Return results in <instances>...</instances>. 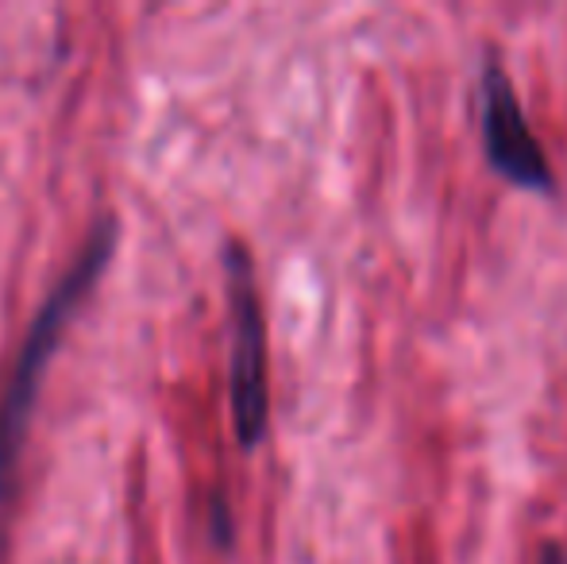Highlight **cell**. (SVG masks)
<instances>
[{"instance_id": "3957f363", "label": "cell", "mask_w": 567, "mask_h": 564, "mask_svg": "<svg viewBox=\"0 0 567 564\" xmlns=\"http://www.w3.org/2000/svg\"><path fill=\"white\" fill-rule=\"evenodd\" d=\"M483 143L486 163L506 182L525 189H545V194L556 189V174L548 166L545 147L533 136L522 101L514 93V82L498 62H486L483 70Z\"/></svg>"}, {"instance_id": "7a4b0ae2", "label": "cell", "mask_w": 567, "mask_h": 564, "mask_svg": "<svg viewBox=\"0 0 567 564\" xmlns=\"http://www.w3.org/2000/svg\"><path fill=\"white\" fill-rule=\"evenodd\" d=\"M228 306H231V422L244 449H255L267 433L270 387H267V321H262L255 267L244 244H228Z\"/></svg>"}, {"instance_id": "6da1fadb", "label": "cell", "mask_w": 567, "mask_h": 564, "mask_svg": "<svg viewBox=\"0 0 567 564\" xmlns=\"http://www.w3.org/2000/svg\"><path fill=\"white\" fill-rule=\"evenodd\" d=\"M116 236H120V228L113 217L93 225L90 240L82 244V252H78V259L70 264V271L62 275V283L51 290V298L39 306L35 321H31L28 337H23V348L16 352L8 383H4V391H0V506L12 499L20 449H23V441H28V422H31V410H35V394H39V383H43L47 363L59 352L62 332L74 321L85 294L105 275L109 259H113V252H116Z\"/></svg>"}, {"instance_id": "277c9868", "label": "cell", "mask_w": 567, "mask_h": 564, "mask_svg": "<svg viewBox=\"0 0 567 564\" xmlns=\"http://www.w3.org/2000/svg\"><path fill=\"white\" fill-rule=\"evenodd\" d=\"M540 564H567L560 545H545V550H540Z\"/></svg>"}]
</instances>
